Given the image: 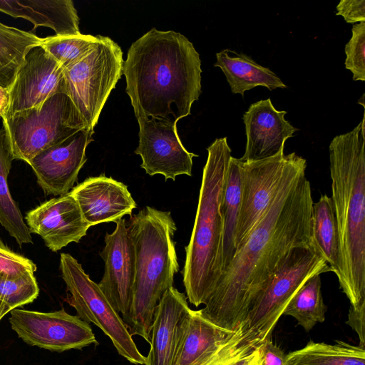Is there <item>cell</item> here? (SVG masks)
<instances>
[{"instance_id":"6da1fadb","label":"cell","mask_w":365,"mask_h":365,"mask_svg":"<svg viewBox=\"0 0 365 365\" xmlns=\"http://www.w3.org/2000/svg\"><path fill=\"white\" fill-rule=\"evenodd\" d=\"M306 168L307 163L302 164L284 180L200 309L215 325L236 331L290 252L314 247V202Z\"/></svg>"},{"instance_id":"7a4b0ae2","label":"cell","mask_w":365,"mask_h":365,"mask_svg":"<svg viewBox=\"0 0 365 365\" xmlns=\"http://www.w3.org/2000/svg\"><path fill=\"white\" fill-rule=\"evenodd\" d=\"M201 61L182 34L151 29L128 49L123 64L135 115L177 121L201 94Z\"/></svg>"},{"instance_id":"3957f363","label":"cell","mask_w":365,"mask_h":365,"mask_svg":"<svg viewBox=\"0 0 365 365\" xmlns=\"http://www.w3.org/2000/svg\"><path fill=\"white\" fill-rule=\"evenodd\" d=\"M331 197L339 244V286L358 307L365 304L364 116L351 131L331 141Z\"/></svg>"},{"instance_id":"277c9868","label":"cell","mask_w":365,"mask_h":365,"mask_svg":"<svg viewBox=\"0 0 365 365\" xmlns=\"http://www.w3.org/2000/svg\"><path fill=\"white\" fill-rule=\"evenodd\" d=\"M126 225L135 249V272L130 308L122 319L132 336L149 343L156 307L179 271L177 227L170 211L150 206L130 215Z\"/></svg>"},{"instance_id":"5b68a950","label":"cell","mask_w":365,"mask_h":365,"mask_svg":"<svg viewBox=\"0 0 365 365\" xmlns=\"http://www.w3.org/2000/svg\"><path fill=\"white\" fill-rule=\"evenodd\" d=\"M207 150L194 226L182 270L186 297L196 307L206 303L223 272L221 203L232 157L227 137L217 138Z\"/></svg>"},{"instance_id":"8992f818","label":"cell","mask_w":365,"mask_h":365,"mask_svg":"<svg viewBox=\"0 0 365 365\" xmlns=\"http://www.w3.org/2000/svg\"><path fill=\"white\" fill-rule=\"evenodd\" d=\"M325 260L314 247L294 249L279 267L240 324V341L256 349L268 339L288 302L310 277L329 272Z\"/></svg>"},{"instance_id":"52a82bcc","label":"cell","mask_w":365,"mask_h":365,"mask_svg":"<svg viewBox=\"0 0 365 365\" xmlns=\"http://www.w3.org/2000/svg\"><path fill=\"white\" fill-rule=\"evenodd\" d=\"M81 60L63 69L65 93L85 130L94 132L101 112L123 74V51L107 36Z\"/></svg>"},{"instance_id":"ba28073f","label":"cell","mask_w":365,"mask_h":365,"mask_svg":"<svg viewBox=\"0 0 365 365\" xmlns=\"http://www.w3.org/2000/svg\"><path fill=\"white\" fill-rule=\"evenodd\" d=\"M2 123L13 159L28 164L43 150L84 129L70 98L65 93L53 95L41 106L2 119Z\"/></svg>"},{"instance_id":"9c48e42d","label":"cell","mask_w":365,"mask_h":365,"mask_svg":"<svg viewBox=\"0 0 365 365\" xmlns=\"http://www.w3.org/2000/svg\"><path fill=\"white\" fill-rule=\"evenodd\" d=\"M59 269L70 293L66 302L77 316L98 327L111 341L118 354L131 364L144 365L145 356L138 350L122 317L72 255L61 253Z\"/></svg>"},{"instance_id":"30bf717a","label":"cell","mask_w":365,"mask_h":365,"mask_svg":"<svg viewBox=\"0 0 365 365\" xmlns=\"http://www.w3.org/2000/svg\"><path fill=\"white\" fill-rule=\"evenodd\" d=\"M239 159L241 176V203L235 243L237 250L257 225L287 177L307 163L302 157L284 150L253 161Z\"/></svg>"},{"instance_id":"8fae6325","label":"cell","mask_w":365,"mask_h":365,"mask_svg":"<svg viewBox=\"0 0 365 365\" xmlns=\"http://www.w3.org/2000/svg\"><path fill=\"white\" fill-rule=\"evenodd\" d=\"M9 320L12 330L31 346L63 352L98 345L90 324L63 309L41 312L16 308Z\"/></svg>"},{"instance_id":"7c38bea8","label":"cell","mask_w":365,"mask_h":365,"mask_svg":"<svg viewBox=\"0 0 365 365\" xmlns=\"http://www.w3.org/2000/svg\"><path fill=\"white\" fill-rule=\"evenodd\" d=\"M139 143L135 150L142 159L140 167L150 176L162 175L173 181L178 175H192V158L177 132L176 123L150 118L137 119Z\"/></svg>"},{"instance_id":"4fadbf2b","label":"cell","mask_w":365,"mask_h":365,"mask_svg":"<svg viewBox=\"0 0 365 365\" xmlns=\"http://www.w3.org/2000/svg\"><path fill=\"white\" fill-rule=\"evenodd\" d=\"M9 89L10 103L4 118L41 106L53 95L65 93L63 68L41 46L34 47L26 55Z\"/></svg>"},{"instance_id":"5bb4252c","label":"cell","mask_w":365,"mask_h":365,"mask_svg":"<svg viewBox=\"0 0 365 365\" xmlns=\"http://www.w3.org/2000/svg\"><path fill=\"white\" fill-rule=\"evenodd\" d=\"M93 131L81 130L65 141L36 155L29 163L38 185L46 195L68 193L87 160L86 150L93 140Z\"/></svg>"},{"instance_id":"9a60e30c","label":"cell","mask_w":365,"mask_h":365,"mask_svg":"<svg viewBox=\"0 0 365 365\" xmlns=\"http://www.w3.org/2000/svg\"><path fill=\"white\" fill-rule=\"evenodd\" d=\"M112 233H106L100 252L104 262L103 277L98 284L113 307L123 317L129 312L135 279V254L124 218L116 222Z\"/></svg>"},{"instance_id":"2e32d148","label":"cell","mask_w":365,"mask_h":365,"mask_svg":"<svg viewBox=\"0 0 365 365\" xmlns=\"http://www.w3.org/2000/svg\"><path fill=\"white\" fill-rule=\"evenodd\" d=\"M25 220L29 232L38 235L52 252L71 242H79L91 227L70 192L51 198L29 211Z\"/></svg>"},{"instance_id":"e0dca14e","label":"cell","mask_w":365,"mask_h":365,"mask_svg":"<svg viewBox=\"0 0 365 365\" xmlns=\"http://www.w3.org/2000/svg\"><path fill=\"white\" fill-rule=\"evenodd\" d=\"M69 192L90 227L116 222L137 207L126 185L104 175L87 178Z\"/></svg>"},{"instance_id":"ac0fdd59","label":"cell","mask_w":365,"mask_h":365,"mask_svg":"<svg viewBox=\"0 0 365 365\" xmlns=\"http://www.w3.org/2000/svg\"><path fill=\"white\" fill-rule=\"evenodd\" d=\"M287 113L277 110L270 98L250 105L242 118L247 143L240 160H262L284 150L286 140L298 130L285 120Z\"/></svg>"},{"instance_id":"d6986e66","label":"cell","mask_w":365,"mask_h":365,"mask_svg":"<svg viewBox=\"0 0 365 365\" xmlns=\"http://www.w3.org/2000/svg\"><path fill=\"white\" fill-rule=\"evenodd\" d=\"M236 331L220 328L205 319L200 309H190L179 325L173 365H202Z\"/></svg>"},{"instance_id":"ffe728a7","label":"cell","mask_w":365,"mask_h":365,"mask_svg":"<svg viewBox=\"0 0 365 365\" xmlns=\"http://www.w3.org/2000/svg\"><path fill=\"white\" fill-rule=\"evenodd\" d=\"M187 299L184 293L173 287L160 300L153 317L150 350L144 365H173L179 325L190 309Z\"/></svg>"},{"instance_id":"44dd1931","label":"cell","mask_w":365,"mask_h":365,"mask_svg":"<svg viewBox=\"0 0 365 365\" xmlns=\"http://www.w3.org/2000/svg\"><path fill=\"white\" fill-rule=\"evenodd\" d=\"M0 11L38 26L52 29L56 36L81 34L79 18L71 0H0Z\"/></svg>"},{"instance_id":"7402d4cb","label":"cell","mask_w":365,"mask_h":365,"mask_svg":"<svg viewBox=\"0 0 365 365\" xmlns=\"http://www.w3.org/2000/svg\"><path fill=\"white\" fill-rule=\"evenodd\" d=\"M216 58L214 66L222 71L232 93L243 97L245 91L257 86H264L269 91L287 88L269 68L259 65L244 53L227 48L217 53Z\"/></svg>"},{"instance_id":"603a6c76","label":"cell","mask_w":365,"mask_h":365,"mask_svg":"<svg viewBox=\"0 0 365 365\" xmlns=\"http://www.w3.org/2000/svg\"><path fill=\"white\" fill-rule=\"evenodd\" d=\"M311 236L315 251L336 277L340 272L339 244L336 221L331 197L324 194L312 204Z\"/></svg>"},{"instance_id":"cb8c5ba5","label":"cell","mask_w":365,"mask_h":365,"mask_svg":"<svg viewBox=\"0 0 365 365\" xmlns=\"http://www.w3.org/2000/svg\"><path fill=\"white\" fill-rule=\"evenodd\" d=\"M13 155L8 136L0 129V224L15 239L20 247L32 243L29 228L18 204L12 198L7 178L11 168Z\"/></svg>"},{"instance_id":"d4e9b609","label":"cell","mask_w":365,"mask_h":365,"mask_svg":"<svg viewBox=\"0 0 365 365\" xmlns=\"http://www.w3.org/2000/svg\"><path fill=\"white\" fill-rule=\"evenodd\" d=\"M334 344L310 341L286 355L285 365H365V348L336 341Z\"/></svg>"},{"instance_id":"484cf974","label":"cell","mask_w":365,"mask_h":365,"mask_svg":"<svg viewBox=\"0 0 365 365\" xmlns=\"http://www.w3.org/2000/svg\"><path fill=\"white\" fill-rule=\"evenodd\" d=\"M42 38L0 22V86L9 88L33 48L39 46Z\"/></svg>"},{"instance_id":"4316f807","label":"cell","mask_w":365,"mask_h":365,"mask_svg":"<svg viewBox=\"0 0 365 365\" xmlns=\"http://www.w3.org/2000/svg\"><path fill=\"white\" fill-rule=\"evenodd\" d=\"M240 203L241 176L239 159L232 156L230 160L227 177L221 203L223 220V272L231 262L237 252L235 237Z\"/></svg>"},{"instance_id":"83f0119b","label":"cell","mask_w":365,"mask_h":365,"mask_svg":"<svg viewBox=\"0 0 365 365\" xmlns=\"http://www.w3.org/2000/svg\"><path fill=\"white\" fill-rule=\"evenodd\" d=\"M320 275L312 276L299 287L282 314L294 318L306 331H309L317 323L325 320L327 308L322 295Z\"/></svg>"},{"instance_id":"f1b7e54d","label":"cell","mask_w":365,"mask_h":365,"mask_svg":"<svg viewBox=\"0 0 365 365\" xmlns=\"http://www.w3.org/2000/svg\"><path fill=\"white\" fill-rule=\"evenodd\" d=\"M98 36H51L41 39V46L63 69L84 57L96 44Z\"/></svg>"},{"instance_id":"f546056e","label":"cell","mask_w":365,"mask_h":365,"mask_svg":"<svg viewBox=\"0 0 365 365\" xmlns=\"http://www.w3.org/2000/svg\"><path fill=\"white\" fill-rule=\"evenodd\" d=\"M39 294L34 273L29 272L17 277L0 274V301L10 312L34 302Z\"/></svg>"},{"instance_id":"4dcf8cb0","label":"cell","mask_w":365,"mask_h":365,"mask_svg":"<svg viewBox=\"0 0 365 365\" xmlns=\"http://www.w3.org/2000/svg\"><path fill=\"white\" fill-rule=\"evenodd\" d=\"M240 335L239 327L232 337L202 365H250L258 349L242 346Z\"/></svg>"},{"instance_id":"1f68e13d","label":"cell","mask_w":365,"mask_h":365,"mask_svg":"<svg viewBox=\"0 0 365 365\" xmlns=\"http://www.w3.org/2000/svg\"><path fill=\"white\" fill-rule=\"evenodd\" d=\"M345 67L353 74L354 81H365V21L354 24L351 38L344 48Z\"/></svg>"},{"instance_id":"d6a6232c","label":"cell","mask_w":365,"mask_h":365,"mask_svg":"<svg viewBox=\"0 0 365 365\" xmlns=\"http://www.w3.org/2000/svg\"><path fill=\"white\" fill-rule=\"evenodd\" d=\"M36 265L29 258L8 247L0 240V274L17 277L36 271Z\"/></svg>"},{"instance_id":"836d02e7","label":"cell","mask_w":365,"mask_h":365,"mask_svg":"<svg viewBox=\"0 0 365 365\" xmlns=\"http://www.w3.org/2000/svg\"><path fill=\"white\" fill-rule=\"evenodd\" d=\"M336 9V15L341 16L346 23L365 21L364 0H341Z\"/></svg>"},{"instance_id":"e575fe53","label":"cell","mask_w":365,"mask_h":365,"mask_svg":"<svg viewBox=\"0 0 365 365\" xmlns=\"http://www.w3.org/2000/svg\"><path fill=\"white\" fill-rule=\"evenodd\" d=\"M262 365H285L286 354L272 341L266 339L259 348Z\"/></svg>"},{"instance_id":"d590c367","label":"cell","mask_w":365,"mask_h":365,"mask_svg":"<svg viewBox=\"0 0 365 365\" xmlns=\"http://www.w3.org/2000/svg\"><path fill=\"white\" fill-rule=\"evenodd\" d=\"M346 324L357 334L359 346L365 348V304L358 307H350Z\"/></svg>"},{"instance_id":"8d00e7d4","label":"cell","mask_w":365,"mask_h":365,"mask_svg":"<svg viewBox=\"0 0 365 365\" xmlns=\"http://www.w3.org/2000/svg\"><path fill=\"white\" fill-rule=\"evenodd\" d=\"M10 103L9 89L0 86V117H6Z\"/></svg>"},{"instance_id":"74e56055","label":"cell","mask_w":365,"mask_h":365,"mask_svg":"<svg viewBox=\"0 0 365 365\" xmlns=\"http://www.w3.org/2000/svg\"><path fill=\"white\" fill-rule=\"evenodd\" d=\"M9 312H10L9 308L6 306L4 303L0 301V321Z\"/></svg>"},{"instance_id":"f35d334b","label":"cell","mask_w":365,"mask_h":365,"mask_svg":"<svg viewBox=\"0 0 365 365\" xmlns=\"http://www.w3.org/2000/svg\"><path fill=\"white\" fill-rule=\"evenodd\" d=\"M250 365H262V359L259 354V351L258 349L257 353L253 359V361L250 363Z\"/></svg>"}]
</instances>
